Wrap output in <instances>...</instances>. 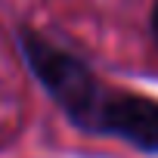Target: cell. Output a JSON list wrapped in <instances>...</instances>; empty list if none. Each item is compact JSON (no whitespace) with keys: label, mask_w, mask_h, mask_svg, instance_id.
Segmentation results:
<instances>
[{"label":"cell","mask_w":158,"mask_h":158,"mask_svg":"<svg viewBox=\"0 0 158 158\" xmlns=\"http://www.w3.org/2000/svg\"><path fill=\"white\" fill-rule=\"evenodd\" d=\"M74 124L90 133L121 136L146 152H158V99L149 96L112 93L96 84L87 106L74 115Z\"/></svg>","instance_id":"cell-1"},{"label":"cell","mask_w":158,"mask_h":158,"mask_svg":"<svg viewBox=\"0 0 158 158\" xmlns=\"http://www.w3.org/2000/svg\"><path fill=\"white\" fill-rule=\"evenodd\" d=\"M152 31H155V37H158V0H155V10H152Z\"/></svg>","instance_id":"cell-2"}]
</instances>
